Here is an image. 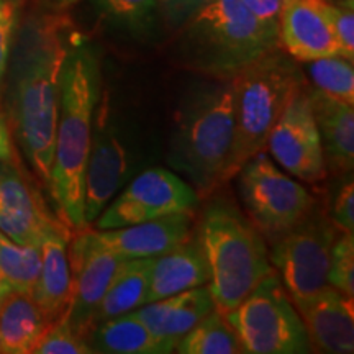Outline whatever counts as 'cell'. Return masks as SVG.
I'll return each mask as SVG.
<instances>
[{
  "mask_svg": "<svg viewBox=\"0 0 354 354\" xmlns=\"http://www.w3.org/2000/svg\"><path fill=\"white\" fill-rule=\"evenodd\" d=\"M73 43L69 21L61 17L46 15L26 21L10 55V71L7 69L10 73L6 95L8 127L46 187L55 158L61 76Z\"/></svg>",
  "mask_w": 354,
  "mask_h": 354,
  "instance_id": "obj_1",
  "label": "cell"
},
{
  "mask_svg": "<svg viewBox=\"0 0 354 354\" xmlns=\"http://www.w3.org/2000/svg\"><path fill=\"white\" fill-rule=\"evenodd\" d=\"M102 97L99 57L91 46L71 48L61 76L50 192L69 230H84V174Z\"/></svg>",
  "mask_w": 354,
  "mask_h": 354,
  "instance_id": "obj_2",
  "label": "cell"
},
{
  "mask_svg": "<svg viewBox=\"0 0 354 354\" xmlns=\"http://www.w3.org/2000/svg\"><path fill=\"white\" fill-rule=\"evenodd\" d=\"M210 271L215 310L227 315L272 271L264 234L223 198L207 205L196 232Z\"/></svg>",
  "mask_w": 354,
  "mask_h": 354,
  "instance_id": "obj_3",
  "label": "cell"
},
{
  "mask_svg": "<svg viewBox=\"0 0 354 354\" xmlns=\"http://www.w3.org/2000/svg\"><path fill=\"white\" fill-rule=\"evenodd\" d=\"M218 81L185 100L171 140V166L187 177L201 198L225 184L233 141V77Z\"/></svg>",
  "mask_w": 354,
  "mask_h": 354,
  "instance_id": "obj_4",
  "label": "cell"
},
{
  "mask_svg": "<svg viewBox=\"0 0 354 354\" xmlns=\"http://www.w3.org/2000/svg\"><path fill=\"white\" fill-rule=\"evenodd\" d=\"M234 127L223 183L238 174L243 165L264 151L268 136L290 97L305 79L289 57L276 50L266 53L233 77Z\"/></svg>",
  "mask_w": 354,
  "mask_h": 354,
  "instance_id": "obj_5",
  "label": "cell"
},
{
  "mask_svg": "<svg viewBox=\"0 0 354 354\" xmlns=\"http://www.w3.org/2000/svg\"><path fill=\"white\" fill-rule=\"evenodd\" d=\"M189 20V63L216 79L234 77L279 44V32L261 24L241 0H210Z\"/></svg>",
  "mask_w": 354,
  "mask_h": 354,
  "instance_id": "obj_6",
  "label": "cell"
},
{
  "mask_svg": "<svg viewBox=\"0 0 354 354\" xmlns=\"http://www.w3.org/2000/svg\"><path fill=\"white\" fill-rule=\"evenodd\" d=\"M225 318L245 354L313 353L302 318L274 269Z\"/></svg>",
  "mask_w": 354,
  "mask_h": 354,
  "instance_id": "obj_7",
  "label": "cell"
},
{
  "mask_svg": "<svg viewBox=\"0 0 354 354\" xmlns=\"http://www.w3.org/2000/svg\"><path fill=\"white\" fill-rule=\"evenodd\" d=\"M238 176L250 220L268 238L277 240L302 223L317 207L312 194L279 169L264 151L248 159Z\"/></svg>",
  "mask_w": 354,
  "mask_h": 354,
  "instance_id": "obj_8",
  "label": "cell"
},
{
  "mask_svg": "<svg viewBox=\"0 0 354 354\" xmlns=\"http://www.w3.org/2000/svg\"><path fill=\"white\" fill-rule=\"evenodd\" d=\"M336 236L338 228L315 207L302 223L274 243L269 261L294 307L312 300L328 286L330 256Z\"/></svg>",
  "mask_w": 354,
  "mask_h": 354,
  "instance_id": "obj_9",
  "label": "cell"
},
{
  "mask_svg": "<svg viewBox=\"0 0 354 354\" xmlns=\"http://www.w3.org/2000/svg\"><path fill=\"white\" fill-rule=\"evenodd\" d=\"M198 202L201 197L187 180L165 167H151L112 198L95 227L113 230L174 214H194Z\"/></svg>",
  "mask_w": 354,
  "mask_h": 354,
  "instance_id": "obj_10",
  "label": "cell"
},
{
  "mask_svg": "<svg viewBox=\"0 0 354 354\" xmlns=\"http://www.w3.org/2000/svg\"><path fill=\"white\" fill-rule=\"evenodd\" d=\"M266 148L289 174L305 183L315 184L326 179L328 169L307 84L287 102L269 133Z\"/></svg>",
  "mask_w": 354,
  "mask_h": 354,
  "instance_id": "obj_11",
  "label": "cell"
},
{
  "mask_svg": "<svg viewBox=\"0 0 354 354\" xmlns=\"http://www.w3.org/2000/svg\"><path fill=\"white\" fill-rule=\"evenodd\" d=\"M73 290L64 318L87 339L92 315L125 259L97 238L95 232L79 230L68 246Z\"/></svg>",
  "mask_w": 354,
  "mask_h": 354,
  "instance_id": "obj_12",
  "label": "cell"
},
{
  "mask_svg": "<svg viewBox=\"0 0 354 354\" xmlns=\"http://www.w3.org/2000/svg\"><path fill=\"white\" fill-rule=\"evenodd\" d=\"M135 172L131 151L107 115L95 112L84 174V223L92 225Z\"/></svg>",
  "mask_w": 354,
  "mask_h": 354,
  "instance_id": "obj_13",
  "label": "cell"
},
{
  "mask_svg": "<svg viewBox=\"0 0 354 354\" xmlns=\"http://www.w3.org/2000/svg\"><path fill=\"white\" fill-rule=\"evenodd\" d=\"M61 223L13 159L0 161V232L20 245L39 246L44 234Z\"/></svg>",
  "mask_w": 354,
  "mask_h": 354,
  "instance_id": "obj_14",
  "label": "cell"
},
{
  "mask_svg": "<svg viewBox=\"0 0 354 354\" xmlns=\"http://www.w3.org/2000/svg\"><path fill=\"white\" fill-rule=\"evenodd\" d=\"M330 3L325 0H286L279 17V43L294 59L308 63L339 56Z\"/></svg>",
  "mask_w": 354,
  "mask_h": 354,
  "instance_id": "obj_15",
  "label": "cell"
},
{
  "mask_svg": "<svg viewBox=\"0 0 354 354\" xmlns=\"http://www.w3.org/2000/svg\"><path fill=\"white\" fill-rule=\"evenodd\" d=\"M194 214H174L113 230H99L97 238L123 259H151L176 250L192 236Z\"/></svg>",
  "mask_w": 354,
  "mask_h": 354,
  "instance_id": "obj_16",
  "label": "cell"
},
{
  "mask_svg": "<svg viewBox=\"0 0 354 354\" xmlns=\"http://www.w3.org/2000/svg\"><path fill=\"white\" fill-rule=\"evenodd\" d=\"M295 308L302 318L313 351L328 354L354 351L353 297L326 286L312 300Z\"/></svg>",
  "mask_w": 354,
  "mask_h": 354,
  "instance_id": "obj_17",
  "label": "cell"
},
{
  "mask_svg": "<svg viewBox=\"0 0 354 354\" xmlns=\"http://www.w3.org/2000/svg\"><path fill=\"white\" fill-rule=\"evenodd\" d=\"M69 240V228L61 223L44 234L39 245L41 266L32 297L50 325L64 315L71 300L73 277L68 253Z\"/></svg>",
  "mask_w": 354,
  "mask_h": 354,
  "instance_id": "obj_18",
  "label": "cell"
},
{
  "mask_svg": "<svg viewBox=\"0 0 354 354\" xmlns=\"http://www.w3.org/2000/svg\"><path fill=\"white\" fill-rule=\"evenodd\" d=\"M308 97L320 133L326 169L335 176H348L354 165L353 105L313 87H308Z\"/></svg>",
  "mask_w": 354,
  "mask_h": 354,
  "instance_id": "obj_19",
  "label": "cell"
},
{
  "mask_svg": "<svg viewBox=\"0 0 354 354\" xmlns=\"http://www.w3.org/2000/svg\"><path fill=\"white\" fill-rule=\"evenodd\" d=\"M215 310L209 286L179 292L169 297L145 304L143 307L130 312L153 331L158 338L174 343L187 335L203 317Z\"/></svg>",
  "mask_w": 354,
  "mask_h": 354,
  "instance_id": "obj_20",
  "label": "cell"
},
{
  "mask_svg": "<svg viewBox=\"0 0 354 354\" xmlns=\"http://www.w3.org/2000/svg\"><path fill=\"white\" fill-rule=\"evenodd\" d=\"M210 281V271L205 254L196 233L187 241L169 253L153 259L151 277L146 304L169 297L179 292L205 286Z\"/></svg>",
  "mask_w": 354,
  "mask_h": 354,
  "instance_id": "obj_21",
  "label": "cell"
},
{
  "mask_svg": "<svg viewBox=\"0 0 354 354\" xmlns=\"http://www.w3.org/2000/svg\"><path fill=\"white\" fill-rule=\"evenodd\" d=\"M48 326L32 294L10 290L0 302V351L33 354Z\"/></svg>",
  "mask_w": 354,
  "mask_h": 354,
  "instance_id": "obj_22",
  "label": "cell"
},
{
  "mask_svg": "<svg viewBox=\"0 0 354 354\" xmlns=\"http://www.w3.org/2000/svg\"><path fill=\"white\" fill-rule=\"evenodd\" d=\"M87 343L102 354H169L176 344L158 338L133 313L110 318L88 331Z\"/></svg>",
  "mask_w": 354,
  "mask_h": 354,
  "instance_id": "obj_23",
  "label": "cell"
},
{
  "mask_svg": "<svg viewBox=\"0 0 354 354\" xmlns=\"http://www.w3.org/2000/svg\"><path fill=\"white\" fill-rule=\"evenodd\" d=\"M153 259H125L92 315L91 330L102 322L143 307L148 299ZM88 330V331H91ZM88 335V333H87Z\"/></svg>",
  "mask_w": 354,
  "mask_h": 354,
  "instance_id": "obj_24",
  "label": "cell"
},
{
  "mask_svg": "<svg viewBox=\"0 0 354 354\" xmlns=\"http://www.w3.org/2000/svg\"><path fill=\"white\" fill-rule=\"evenodd\" d=\"M176 351L180 354H241L245 349L225 315L212 310L179 339Z\"/></svg>",
  "mask_w": 354,
  "mask_h": 354,
  "instance_id": "obj_25",
  "label": "cell"
},
{
  "mask_svg": "<svg viewBox=\"0 0 354 354\" xmlns=\"http://www.w3.org/2000/svg\"><path fill=\"white\" fill-rule=\"evenodd\" d=\"M41 266V250L35 245H20L0 232V276L10 290L32 294Z\"/></svg>",
  "mask_w": 354,
  "mask_h": 354,
  "instance_id": "obj_26",
  "label": "cell"
},
{
  "mask_svg": "<svg viewBox=\"0 0 354 354\" xmlns=\"http://www.w3.org/2000/svg\"><path fill=\"white\" fill-rule=\"evenodd\" d=\"M307 73L313 88L346 104H354L353 61L343 56L308 61Z\"/></svg>",
  "mask_w": 354,
  "mask_h": 354,
  "instance_id": "obj_27",
  "label": "cell"
},
{
  "mask_svg": "<svg viewBox=\"0 0 354 354\" xmlns=\"http://www.w3.org/2000/svg\"><path fill=\"white\" fill-rule=\"evenodd\" d=\"M328 286L354 299V232H342L331 248Z\"/></svg>",
  "mask_w": 354,
  "mask_h": 354,
  "instance_id": "obj_28",
  "label": "cell"
},
{
  "mask_svg": "<svg viewBox=\"0 0 354 354\" xmlns=\"http://www.w3.org/2000/svg\"><path fill=\"white\" fill-rule=\"evenodd\" d=\"M87 339L73 330L68 320L61 317L51 323L39 339L33 354H92Z\"/></svg>",
  "mask_w": 354,
  "mask_h": 354,
  "instance_id": "obj_29",
  "label": "cell"
},
{
  "mask_svg": "<svg viewBox=\"0 0 354 354\" xmlns=\"http://www.w3.org/2000/svg\"><path fill=\"white\" fill-rule=\"evenodd\" d=\"M330 21L339 46V56L348 57L353 61L354 57V12L353 0H344L342 6L328 7Z\"/></svg>",
  "mask_w": 354,
  "mask_h": 354,
  "instance_id": "obj_30",
  "label": "cell"
},
{
  "mask_svg": "<svg viewBox=\"0 0 354 354\" xmlns=\"http://www.w3.org/2000/svg\"><path fill=\"white\" fill-rule=\"evenodd\" d=\"M110 15L128 25H141L151 19L158 0H100Z\"/></svg>",
  "mask_w": 354,
  "mask_h": 354,
  "instance_id": "obj_31",
  "label": "cell"
},
{
  "mask_svg": "<svg viewBox=\"0 0 354 354\" xmlns=\"http://www.w3.org/2000/svg\"><path fill=\"white\" fill-rule=\"evenodd\" d=\"M17 6L12 0L0 2V88L6 77L8 63H10L13 38L17 28Z\"/></svg>",
  "mask_w": 354,
  "mask_h": 354,
  "instance_id": "obj_32",
  "label": "cell"
},
{
  "mask_svg": "<svg viewBox=\"0 0 354 354\" xmlns=\"http://www.w3.org/2000/svg\"><path fill=\"white\" fill-rule=\"evenodd\" d=\"M336 192L330 220L339 232H354V185L351 176Z\"/></svg>",
  "mask_w": 354,
  "mask_h": 354,
  "instance_id": "obj_33",
  "label": "cell"
},
{
  "mask_svg": "<svg viewBox=\"0 0 354 354\" xmlns=\"http://www.w3.org/2000/svg\"><path fill=\"white\" fill-rule=\"evenodd\" d=\"M286 0H241V3L269 28L279 32V17Z\"/></svg>",
  "mask_w": 354,
  "mask_h": 354,
  "instance_id": "obj_34",
  "label": "cell"
},
{
  "mask_svg": "<svg viewBox=\"0 0 354 354\" xmlns=\"http://www.w3.org/2000/svg\"><path fill=\"white\" fill-rule=\"evenodd\" d=\"M159 2L174 19H185V17H192L198 8L209 3L210 0H159Z\"/></svg>",
  "mask_w": 354,
  "mask_h": 354,
  "instance_id": "obj_35",
  "label": "cell"
},
{
  "mask_svg": "<svg viewBox=\"0 0 354 354\" xmlns=\"http://www.w3.org/2000/svg\"><path fill=\"white\" fill-rule=\"evenodd\" d=\"M8 159H13L12 131L3 113L0 112V161H8Z\"/></svg>",
  "mask_w": 354,
  "mask_h": 354,
  "instance_id": "obj_36",
  "label": "cell"
},
{
  "mask_svg": "<svg viewBox=\"0 0 354 354\" xmlns=\"http://www.w3.org/2000/svg\"><path fill=\"white\" fill-rule=\"evenodd\" d=\"M10 292V289H8V286L6 284V281H3V277L0 276V302H2L3 297Z\"/></svg>",
  "mask_w": 354,
  "mask_h": 354,
  "instance_id": "obj_37",
  "label": "cell"
},
{
  "mask_svg": "<svg viewBox=\"0 0 354 354\" xmlns=\"http://www.w3.org/2000/svg\"><path fill=\"white\" fill-rule=\"evenodd\" d=\"M55 2H57V3H61V6H71V3L77 2V0H55Z\"/></svg>",
  "mask_w": 354,
  "mask_h": 354,
  "instance_id": "obj_38",
  "label": "cell"
},
{
  "mask_svg": "<svg viewBox=\"0 0 354 354\" xmlns=\"http://www.w3.org/2000/svg\"><path fill=\"white\" fill-rule=\"evenodd\" d=\"M0 2H2V0H0Z\"/></svg>",
  "mask_w": 354,
  "mask_h": 354,
  "instance_id": "obj_39",
  "label": "cell"
},
{
  "mask_svg": "<svg viewBox=\"0 0 354 354\" xmlns=\"http://www.w3.org/2000/svg\"><path fill=\"white\" fill-rule=\"evenodd\" d=\"M0 353H2V351H0Z\"/></svg>",
  "mask_w": 354,
  "mask_h": 354,
  "instance_id": "obj_40",
  "label": "cell"
}]
</instances>
